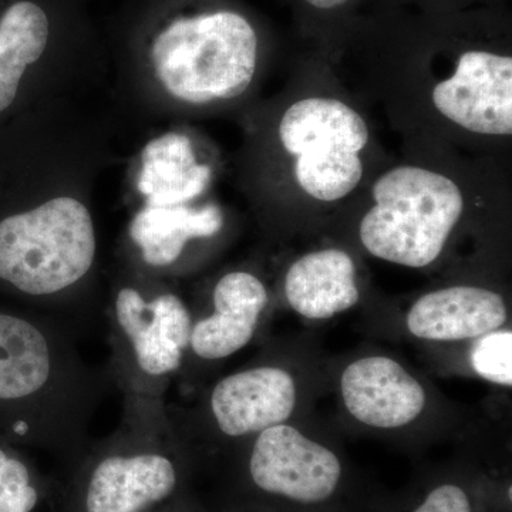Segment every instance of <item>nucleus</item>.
<instances>
[{
	"mask_svg": "<svg viewBox=\"0 0 512 512\" xmlns=\"http://www.w3.org/2000/svg\"><path fill=\"white\" fill-rule=\"evenodd\" d=\"M247 471L259 493L302 507L328 503L343 477L342 463L333 451L286 424L258 434Z\"/></svg>",
	"mask_w": 512,
	"mask_h": 512,
	"instance_id": "obj_8",
	"label": "nucleus"
},
{
	"mask_svg": "<svg viewBox=\"0 0 512 512\" xmlns=\"http://www.w3.org/2000/svg\"><path fill=\"white\" fill-rule=\"evenodd\" d=\"M96 254L92 214L76 198H53L0 221V282L49 311H62Z\"/></svg>",
	"mask_w": 512,
	"mask_h": 512,
	"instance_id": "obj_3",
	"label": "nucleus"
},
{
	"mask_svg": "<svg viewBox=\"0 0 512 512\" xmlns=\"http://www.w3.org/2000/svg\"><path fill=\"white\" fill-rule=\"evenodd\" d=\"M104 377L53 316L0 311V429L73 467L89 447Z\"/></svg>",
	"mask_w": 512,
	"mask_h": 512,
	"instance_id": "obj_1",
	"label": "nucleus"
},
{
	"mask_svg": "<svg viewBox=\"0 0 512 512\" xmlns=\"http://www.w3.org/2000/svg\"><path fill=\"white\" fill-rule=\"evenodd\" d=\"M210 180L211 168L197 163L191 140L184 134L154 138L141 154L138 190L151 207L184 205L201 195Z\"/></svg>",
	"mask_w": 512,
	"mask_h": 512,
	"instance_id": "obj_16",
	"label": "nucleus"
},
{
	"mask_svg": "<svg viewBox=\"0 0 512 512\" xmlns=\"http://www.w3.org/2000/svg\"><path fill=\"white\" fill-rule=\"evenodd\" d=\"M436 109L471 133L512 134V59L488 52H467L456 73L434 87Z\"/></svg>",
	"mask_w": 512,
	"mask_h": 512,
	"instance_id": "obj_9",
	"label": "nucleus"
},
{
	"mask_svg": "<svg viewBox=\"0 0 512 512\" xmlns=\"http://www.w3.org/2000/svg\"><path fill=\"white\" fill-rule=\"evenodd\" d=\"M40 495L42 490L32 468L0 447V512H33Z\"/></svg>",
	"mask_w": 512,
	"mask_h": 512,
	"instance_id": "obj_18",
	"label": "nucleus"
},
{
	"mask_svg": "<svg viewBox=\"0 0 512 512\" xmlns=\"http://www.w3.org/2000/svg\"><path fill=\"white\" fill-rule=\"evenodd\" d=\"M410 512H476L470 493L457 483H441L431 488Z\"/></svg>",
	"mask_w": 512,
	"mask_h": 512,
	"instance_id": "obj_20",
	"label": "nucleus"
},
{
	"mask_svg": "<svg viewBox=\"0 0 512 512\" xmlns=\"http://www.w3.org/2000/svg\"><path fill=\"white\" fill-rule=\"evenodd\" d=\"M286 299L299 315L329 319L359 301L352 258L340 249H325L302 256L289 268Z\"/></svg>",
	"mask_w": 512,
	"mask_h": 512,
	"instance_id": "obj_14",
	"label": "nucleus"
},
{
	"mask_svg": "<svg viewBox=\"0 0 512 512\" xmlns=\"http://www.w3.org/2000/svg\"><path fill=\"white\" fill-rule=\"evenodd\" d=\"M224 225L217 205L190 208L187 205L143 208L128 228V235L151 268H168L183 255L192 239L211 238Z\"/></svg>",
	"mask_w": 512,
	"mask_h": 512,
	"instance_id": "obj_15",
	"label": "nucleus"
},
{
	"mask_svg": "<svg viewBox=\"0 0 512 512\" xmlns=\"http://www.w3.org/2000/svg\"><path fill=\"white\" fill-rule=\"evenodd\" d=\"M505 319L507 309L498 293L453 286L421 296L407 316V328L420 339H474L501 328Z\"/></svg>",
	"mask_w": 512,
	"mask_h": 512,
	"instance_id": "obj_13",
	"label": "nucleus"
},
{
	"mask_svg": "<svg viewBox=\"0 0 512 512\" xmlns=\"http://www.w3.org/2000/svg\"><path fill=\"white\" fill-rule=\"evenodd\" d=\"M214 312L192 322L188 350L198 359L221 360L245 348L254 338L268 292L256 276L231 272L214 289Z\"/></svg>",
	"mask_w": 512,
	"mask_h": 512,
	"instance_id": "obj_12",
	"label": "nucleus"
},
{
	"mask_svg": "<svg viewBox=\"0 0 512 512\" xmlns=\"http://www.w3.org/2000/svg\"><path fill=\"white\" fill-rule=\"evenodd\" d=\"M285 150L296 160V180L319 201H338L363 177L360 151L369 141L365 120L348 104L305 99L292 104L279 124Z\"/></svg>",
	"mask_w": 512,
	"mask_h": 512,
	"instance_id": "obj_7",
	"label": "nucleus"
},
{
	"mask_svg": "<svg viewBox=\"0 0 512 512\" xmlns=\"http://www.w3.org/2000/svg\"><path fill=\"white\" fill-rule=\"evenodd\" d=\"M342 394L349 413L377 429L412 423L426 404L420 383L399 363L383 356L365 357L346 367Z\"/></svg>",
	"mask_w": 512,
	"mask_h": 512,
	"instance_id": "obj_11",
	"label": "nucleus"
},
{
	"mask_svg": "<svg viewBox=\"0 0 512 512\" xmlns=\"http://www.w3.org/2000/svg\"><path fill=\"white\" fill-rule=\"evenodd\" d=\"M49 42V19L36 3L22 0L0 19V113L16 99L20 80L42 57Z\"/></svg>",
	"mask_w": 512,
	"mask_h": 512,
	"instance_id": "obj_17",
	"label": "nucleus"
},
{
	"mask_svg": "<svg viewBox=\"0 0 512 512\" xmlns=\"http://www.w3.org/2000/svg\"><path fill=\"white\" fill-rule=\"evenodd\" d=\"M375 207L360 224L370 254L393 264L423 268L436 261L463 214L460 188L434 171L397 167L373 185Z\"/></svg>",
	"mask_w": 512,
	"mask_h": 512,
	"instance_id": "obj_5",
	"label": "nucleus"
},
{
	"mask_svg": "<svg viewBox=\"0 0 512 512\" xmlns=\"http://www.w3.org/2000/svg\"><path fill=\"white\" fill-rule=\"evenodd\" d=\"M64 512H153L178 500L185 480L164 399L124 397L119 429L69 468Z\"/></svg>",
	"mask_w": 512,
	"mask_h": 512,
	"instance_id": "obj_2",
	"label": "nucleus"
},
{
	"mask_svg": "<svg viewBox=\"0 0 512 512\" xmlns=\"http://www.w3.org/2000/svg\"><path fill=\"white\" fill-rule=\"evenodd\" d=\"M306 2L318 9H333L343 5L346 0H306Z\"/></svg>",
	"mask_w": 512,
	"mask_h": 512,
	"instance_id": "obj_21",
	"label": "nucleus"
},
{
	"mask_svg": "<svg viewBox=\"0 0 512 512\" xmlns=\"http://www.w3.org/2000/svg\"><path fill=\"white\" fill-rule=\"evenodd\" d=\"M170 512H185L183 507H181L180 500L174 501V503L170 505Z\"/></svg>",
	"mask_w": 512,
	"mask_h": 512,
	"instance_id": "obj_22",
	"label": "nucleus"
},
{
	"mask_svg": "<svg viewBox=\"0 0 512 512\" xmlns=\"http://www.w3.org/2000/svg\"><path fill=\"white\" fill-rule=\"evenodd\" d=\"M178 500H180V498H178ZM171 504H173V503H171ZM171 504L164 505L163 508H158V510L153 511V512H170V505Z\"/></svg>",
	"mask_w": 512,
	"mask_h": 512,
	"instance_id": "obj_23",
	"label": "nucleus"
},
{
	"mask_svg": "<svg viewBox=\"0 0 512 512\" xmlns=\"http://www.w3.org/2000/svg\"><path fill=\"white\" fill-rule=\"evenodd\" d=\"M256 55L254 28L234 12L174 20L151 49L165 90L191 104L235 99L247 92L254 79Z\"/></svg>",
	"mask_w": 512,
	"mask_h": 512,
	"instance_id": "obj_4",
	"label": "nucleus"
},
{
	"mask_svg": "<svg viewBox=\"0 0 512 512\" xmlns=\"http://www.w3.org/2000/svg\"><path fill=\"white\" fill-rule=\"evenodd\" d=\"M471 365L478 376L490 382L512 384V332H488L477 340L471 352Z\"/></svg>",
	"mask_w": 512,
	"mask_h": 512,
	"instance_id": "obj_19",
	"label": "nucleus"
},
{
	"mask_svg": "<svg viewBox=\"0 0 512 512\" xmlns=\"http://www.w3.org/2000/svg\"><path fill=\"white\" fill-rule=\"evenodd\" d=\"M292 376L279 367L261 366L234 373L212 389L210 412L229 439H241L284 424L295 407Z\"/></svg>",
	"mask_w": 512,
	"mask_h": 512,
	"instance_id": "obj_10",
	"label": "nucleus"
},
{
	"mask_svg": "<svg viewBox=\"0 0 512 512\" xmlns=\"http://www.w3.org/2000/svg\"><path fill=\"white\" fill-rule=\"evenodd\" d=\"M192 322L175 293L121 286L111 303V372L124 397L164 399L168 382L183 366Z\"/></svg>",
	"mask_w": 512,
	"mask_h": 512,
	"instance_id": "obj_6",
	"label": "nucleus"
}]
</instances>
